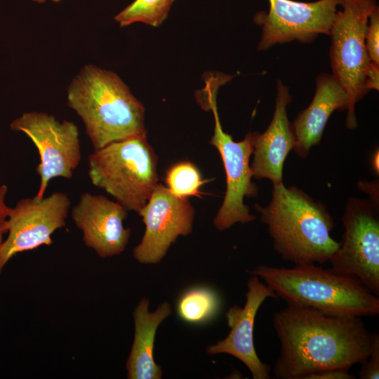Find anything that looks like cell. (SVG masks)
I'll return each instance as SVG.
<instances>
[{"label": "cell", "instance_id": "cell-2", "mask_svg": "<svg viewBox=\"0 0 379 379\" xmlns=\"http://www.w3.org/2000/svg\"><path fill=\"white\" fill-rule=\"evenodd\" d=\"M255 208L267 226L275 251L295 265L324 264L340 246L331 236L335 223L326 206L295 185H273L272 199Z\"/></svg>", "mask_w": 379, "mask_h": 379}, {"label": "cell", "instance_id": "cell-7", "mask_svg": "<svg viewBox=\"0 0 379 379\" xmlns=\"http://www.w3.org/2000/svg\"><path fill=\"white\" fill-rule=\"evenodd\" d=\"M342 222L343 239L329 260L331 269L357 278L379 296L378 202L350 197Z\"/></svg>", "mask_w": 379, "mask_h": 379}, {"label": "cell", "instance_id": "cell-14", "mask_svg": "<svg viewBox=\"0 0 379 379\" xmlns=\"http://www.w3.org/2000/svg\"><path fill=\"white\" fill-rule=\"evenodd\" d=\"M128 211L117 201L85 192L72 207L71 215L85 245L106 258L121 253L128 243L131 230L124 227Z\"/></svg>", "mask_w": 379, "mask_h": 379}, {"label": "cell", "instance_id": "cell-18", "mask_svg": "<svg viewBox=\"0 0 379 379\" xmlns=\"http://www.w3.org/2000/svg\"><path fill=\"white\" fill-rule=\"evenodd\" d=\"M220 305V298L213 289L195 286L181 294L176 310L179 317L184 321L200 324L213 319L218 312Z\"/></svg>", "mask_w": 379, "mask_h": 379}, {"label": "cell", "instance_id": "cell-10", "mask_svg": "<svg viewBox=\"0 0 379 379\" xmlns=\"http://www.w3.org/2000/svg\"><path fill=\"white\" fill-rule=\"evenodd\" d=\"M70 206L66 193L55 192L46 197L22 199L10 207L7 237L0 244V274L16 254L50 246L52 234L66 225Z\"/></svg>", "mask_w": 379, "mask_h": 379}, {"label": "cell", "instance_id": "cell-27", "mask_svg": "<svg viewBox=\"0 0 379 379\" xmlns=\"http://www.w3.org/2000/svg\"><path fill=\"white\" fill-rule=\"evenodd\" d=\"M371 166L374 173L378 174V149L375 150L371 155Z\"/></svg>", "mask_w": 379, "mask_h": 379}, {"label": "cell", "instance_id": "cell-6", "mask_svg": "<svg viewBox=\"0 0 379 379\" xmlns=\"http://www.w3.org/2000/svg\"><path fill=\"white\" fill-rule=\"evenodd\" d=\"M343 9L335 13L330 34L333 75L348 97L346 126H357L355 104L368 91L366 76L371 60L366 48L368 18L378 6L376 0H340Z\"/></svg>", "mask_w": 379, "mask_h": 379}, {"label": "cell", "instance_id": "cell-25", "mask_svg": "<svg viewBox=\"0 0 379 379\" xmlns=\"http://www.w3.org/2000/svg\"><path fill=\"white\" fill-rule=\"evenodd\" d=\"M379 65L371 62L366 76V88L368 91L371 89L378 90L379 87Z\"/></svg>", "mask_w": 379, "mask_h": 379}, {"label": "cell", "instance_id": "cell-13", "mask_svg": "<svg viewBox=\"0 0 379 379\" xmlns=\"http://www.w3.org/2000/svg\"><path fill=\"white\" fill-rule=\"evenodd\" d=\"M278 298L274 291L255 275H251L247 283L246 302L243 307H231L225 314L228 327L227 336L206 351L209 355L227 354L232 355L248 368L253 379H270L272 368L258 357L253 341V328L257 312L269 298Z\"/></svg>", "mask_w": 379, "mask_h": 379}, {"label": "cell", "instance_id": "cell-26", "mask_svg": "<svg viewBox=\"0 0 379 379\" xmlns=\"http://www.w3.org/2000/svg\"><path fill=\"white\" fill-rule=\"evenodd\" d=\"M360 186L363 190L371 194V199L378 202V192H376V190H378V188L376 189V187L378 186V183L376 185L375 182L373 183H368L364 182V184H360Z\"/></svg>", "mask_w": 379, "mask_h": 379}, {"label": "cell", "instance_id": "cell-20", "mask_svg": "<svg viewBox=\"0 0 379 379\" xmlns=\"http://www.w3.org/2000/svg\"><path fill=\"white\" fill-rule=\"evenodd\" d=\"M168 189L175 194L187 197L198 196L204 182L197 168L190 162H181L173 166L166 178Z\"/></svg>", "mask_w": 379, "mask_h": 379}, {"label": "cell", "instance_id": "cell-11", "mask_svg": "<svg viewBox=\"0 0 379 379\" xmlns=\"http://www.w3.org/2000/svg\"><path fill=\"white\" fill-rule=\"evenodd\" d=\"M138 214L145 231L133 255L141 264L159 263L179 236L192 230L194 210L191 204L159 184Z\"/></svg>", "mask_w": 379, "mask_h": 379}, {"label": "cell", "instance_id": "cell-17", "mask_svg": "<svg viewBox=\"0 0 379 379\" xmlns=\"http://www.w3.org/2000/svg\"><path fill=\"white\" fill-rule=\"evenodd\" d=\"M149 300L143 298L133 312L135 333L126 368L128 379H161L162 370L154 361L153 350L157 330L171 314V305L164 302L149 312Z\"/></svg>", "mask_w": 379, "mask_h": 379}, {"label": "cell", "instance_id": "cell-23", "mask_svg": "<svg viewBox=\"0 0 379 379\" xmlns=\"http://www.w3.org/2000/svg\"><path fill=\"white\" fill-rule=\"evenodd\" d=\"M8 187L6 185H0V244L4 241V236L7 234V220L10 207L6 204Z\"/></svg>", "mask_w": 379, "mask_h": 379}, {"label": "cell", "instance_id": "cell-15", "mask_svg": "<svg viewBox=\"0 0 379 379\" xmlns=\"http://www.w3.org/2000/svg\"><path fill=\"white\" fill-rule=\"evenodd\" d=\"M291 99L288 88L278 81L271 123L264 133H253V159L251 165L253 178L268 179L273 185L284 183V164L294 146L292 123L287 115V106Z\"/></svg>", "mask_w": 379, "mask_h": 379}, {"label": "cell", "instance_id": "cell-12", "mask_svg": "<svg viewBox=\"0 0 379 379\" xmlns=\"http://www.w3.org/2000/svg\"><path fill=\"white\" fill-rule=\"evenodd\" d=\"M268 13H258L254 20L262 25L258 49L265 51L276 44L297 40L310 43L319 34H330L340 0L300 2L268 0Z\"/></svg>", "mask_w": 379, "mask_h": 379}, {"label": "cell", "instance_id": "cell-9", "mask_svg": "<svg viewBox=\"0 0 379 379\" xmlns=\"http://www.w3.org/2000/svg\"><path fill=\"white\" fill-rule=\"evenodd\" d=\"M10 128L27 135L38 150L40 162L36 171L40 185L36 198L44 197L52 179L72 178L81 159L79 128L74 122L59 121L53 115L34 111L15 119Z\"/></svg>", "mask_w": 379, "mask_h": 379}, {"label": "cell", "instance_id": "cell-4", "mask_svg": "<svg viewBox=\"0 0 379 379\" xmlns=\"http://www.w3.org/2000/svg\"><path fill=\"white\" fill-rule=\"evenodd\" d=\"M247 272L262 280L287 305L309 307L338 317L379 314V296L357 278L331 268L315 264L291 268L262 265Z\"/></svg>", "mask_w": 379, "mask_h": 379}, {"label": "cell", "instance_id": "cell-16", "mask_svg": "<svg viewBox=\"0 0 379 379\" xmlns=\"http://www.w3.org/2000/svg\"><path fill=\"white\" fill-rule=\"evenodd\" d=\"M348 104L345 91L333 74L319 75L312 102L298 113L292 124L295 152L306 158L310 149L320 142L331 114L335 110L347 109Z\"/></svg>", "mask_w": 379, "mask_h": 379}, {"label": "cell", "instance_id": "cell-1", "mask_svg": "<svg viewBox=\"0 0 379 379\" xmlns=\"http://www.w3.org/2000/svg\"><path fill=\"white\" fill-rule=\"evenodd\" d=\"M272 323L280 343L272 370L274 379H307L326 369L350 370L364 362L371 350L373 333L361 317L287 305L274 314Z\"/></svg>", "mask_w": 379, "mask_h": 379}, {"label": "cell", "instance_id": "cell-28", "mask_svg": "<svg viewBox=\"0 0 379 379\" xmlns=\"http://www.w3.org/2000/svg\"><path fill=\"white\" fill-rule=\"evenodd\" d=\"M32 1L35 2V3H37V4H44L47 1H50L51 2L57 3V2H59V1H60L62 0H32Z\"/></svg>", "mask_w": 379, "mask_h": 379}, {"label": "cell", "instance_id": "cell-21", "mask_svg": "<svg viewBox=\"0 0 379 379\" xmlns=\"http://www.w3.org/2000/svg\"><path fill=\"white\" fill-rule=\"evenodd\" d=\"M366 35V48L370 60L379 65V9L377 6L369 16Z\"/></svg>", "mask_w": 379, "mask_h": 379}, {"label": "cell", "instance_id": "cell-24", "mask_svg": "<svg viewBox=\"0 0 379 379\" xmlns=\"http://www.w3.org/2000/svg\"><path fill=\"white\" fill-rule=\"evenodd\" d=\"M355 377L349 373V370L342 368L326 369L312 373L307 379H354Z\"/></svg>", "mask_w": 379, "mask_h": 379}, {"label": "cell", "instance_id": "cell-22", "mask_svg": "<svg viewBox=\"0 0 379 379\" xmlns=\"http://www.w3.org/2000/svg\"><path fill=\"white\" fill-rule=\"evenodd\" d=\"M371 350L366 359L361 364L360 379L379 378V335L374 332Z\"/></svg>", "mask_w": 379, "mask_h": 379}, {"label": "cell", "instance_id": "cell-19", "mask_svg": "<svg viewBox=\"0 0 379 379\" xmlns=\"http://www.w3.org/2000/svg\"><path fill=\"white\" fill-rule=\"evenodd\" d=\"M175 0H135L119 12L114 20L121 27L142 22L158 27L167 18Z\"/></svg>", "mask_w": 379, "mask_h": 379}, {"label": "cell", "instance_id": "cell-3", "mask_svg": "<svg viewBox=\"0 0 379 379\" xmlns=\"http://www.w3.org/2000/svg\"><path fill=\"white\" fill-rule=\"evenodd\" d=\"M67 105L81 119L94 149L146 135L145 108L114 72L84 65L67 88Z\"/></svg>", "mask_w": 379, "mask_h": 379}, {"label": "cell", "instance_id": "cell-8", "mask_svg": "<svg viewBox=\"0 0 379 379\" xmlns=\"http://www.w3.org/2000/svg\"><path fill=\"white\" fill-rule=\"evenodd\" d=\"M216 91L205 95V106L213 112L214 133L211 144L218 150L226 173V192L223 202L213 220L216 229L224 231L237 222L246 223L255 219L249 208L244 204V197H256L258 189L252 182L253 173L250 158L253 152V134L248 133L239 142L222 128L216 105Z\"/></svg>", "mask_w": 379, "mask_h": 379}, {"label": "cell", "instance_id": "cell-5", "mask_svg": "<svg viewBox=\"0 0 379 379\" xmlns=\"http://www.w3.org/2000/svg\"><path fill=\"white\" fill-rule=\"evenodd\" d=\"M93 185L138 213L158 185L157 158L147 136L111 142L88 157Z\"/></svg>", "mask_w": 379, "mask_h": 379}]
</instances>
